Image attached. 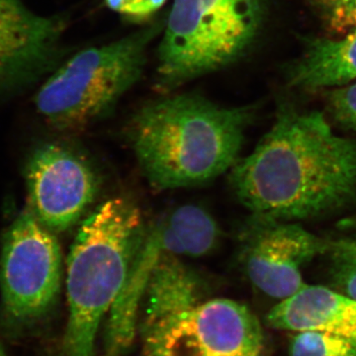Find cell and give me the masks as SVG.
I'll return each mask as SVG.
<instances>
[{
	"label": "cell",
	"instance_id": "6da1fadb",
	"mask_svg": "<svg viewBox=\"0 0 356 356\" xmlns=\"http://www.w3.org/2000/svg\"><path fill=\"white\" fill-rule=\"evenodd\" d=\"M229 181L254 219L331 214L356 198V140L337 136L320 112L284 108L254 152L232 168Z\"/></svg>",
	"mask_w": 356,
	"mask_h": 356
},
{
	"label": "cell",
	"instance_id": "7a4b0ae2",
	"mask_svg": "<svg viewBox=\"0 0 356 356\" xmlns=\"http://www.w3.org/2000/svg\"><path fill=\"white\" fill-rule=\"evenodd\" d=\"M254 114L252 106H222L197 93L152 100L130 125L140 172L156 191L213 181L240 159Z\"/></svg>",
	"mask_w": 356,
	"mask_h": 356
},
{
	"label": "cell",
	"instance_id": "3957f363",
	"mask_svg": "<svg viewBox=\"0 0 356 356\" xmlns=\"http://www.w3.org/2000/svg\"><path fill=\"white\" fill-rule=\"evenodd\" d=\"M147 228L139 208L126 198L100 204L81 225L67 261V327L60 356H95L109 315L135 264Z\"/></svg>",
	"mask_w": 356,
	"mask_h": 356
},
{
	"label": "cell",
	"instance_id": "277c9868",
	"mask_svg": "<svg viewBox=\"0 0 356 356\" xmlns=\"http://www.w3.org/2000/svg\"><path fill=\"white\" fill-rule=\"evenodd\" d=\"M163 20L102 46L77 51L49 76L35 97L39 114L60 131H79L113 111L140 81Z\"/></svg>",
	"mask_w": 356,
	"mask_h": 356
},
{
	"label": "cell",
	"instance_id": "5b68a950",
	"mask_svg": "<svg viewBox=\"0 0 356 356\" xmlns=\"http://www.w3.org/2000/svg\"><path fill=\"white\" fill-rule=\"evenodd\" d=\"M261 0H173L158 50L154 88L170 95L235 64L261 24Z\"/></svg>",
	"mask_w": 356,
	"mask_h": 356
},
{
	"label": "cell",
	"instance_id": "8992f818",
	"mask_svg": "<svg viewBox=\"0 0 356 356\" xmlns=\"http://www.w3.org/2000/svg\"><path fill=\"white\" fill-rule=\"evenodd\" d=\"M62 252L53 232L26 209L9 226L0 257V325L6 336L36 331L60 291Z\"/></svg>",
	"mask_w": 356,
	"mask_h": 356
},
{
	"label": "cell",
	"instance_id": "52a82bcc",
	"mask_svg": "<svg viewBox=\"0 0 356 356\" xmlns=\"http://www.w3.org/2000/svg\"><path fill=\"white\" fill-rule=\"evenodd\" d=\"M143 348L161 356H259L261 325L247 306L231 299L200 301L159 317H144Z\"/></svg>",
	"mask_w": 356,
	"mask_h": 356
},
{
	"label": "cell",
	"instance_id": "ba28073f",
	"mask_svg": "<svg viewBox=\"0 0 356 356\" xmlns=\"http://www.w3.org/2000/svg\"><path fill=\"white\" fill-rule=\"evenodd\" d=\"M65 16L35 13L22 0H0V102L17 95L64 62Z\"/></svg>",
	"mask_w": 356,
	"mask_h": 356
},
{
	"label": "cell",
	"instance_id": "9c48e42d",
	"mask_svg": "<svg viewBox=\"0 0 356 356\" xmlns=\"http://www.w3.org/2000/svg\"><path fill=\"white\" fill-rule=\"evenodd\" d=\"M25 177L30 210L53 233L74 227L99 189L92 166L69 147L54 143L35 149Z\"/></svg>",
	"mask_w": 356,
	"mask_h": 356
},
{
	"label": "cell",
	"instance_id": "30bf717a",
	"mask_svg": "<svg viewBox=\"0 0 356 356\" xmlns=\"http://www.w3.org/2000/svg\"><path fill=\"white\" fill-rule=\"evenodd\" d=\"M243 236L242 261L248 280L271 298L284 300L306 286L302 268L327 254L329 241L297 222L252 218Z\"/></svg>",
	"mask_w": 356,
	"mask_h": 356
},
{
	"label": "cell",
	"instance_id": "8fae6325",
	"mask_svg": "<svg viewBox=\"0 0 356 356\" xmlns=\"http://www.w3.org/2000/svg\"><path fill=\"white\" fill-rule=\"evenodd\" d=\"M266 322L280 331L325 332L356 344V300L331 288L306 285L276 304Z\"/></svg>",
	"mask_w": 356,
	"mask_h": 356
},
{
	"label": "cell",
	"instance_id": "7c38bea8",
	"mask_svg": "<svg viewBox=\"0 0 356 356\" xmlns=\"http://www.w3.org/2000/svg\"><path fill=\"white\" fill-rule=\"evenodd\" d=\"M356 79V28L343 39H315L289 70L294 88L318 89Z\"/></svg>",
	"mask_w": 356,
	"mask_h": 356
},
{
	"label": "cell",
	"instance_id": "4fadbf2b",
	"mask_svg": "<svg viewBox=\"0 0 356 356\" xmlns=\"http://www.w3.org/2000/svg\"><path fill=\"white\" fill-rule=\"evenodd\" d=\"M332 289L356 300V234L329 241Z\"/></svg>",
	"mask_w": 356,
	"mask_h": 356
},
{
	"label": "cell",
	"instance_id": "5bb4252c",
	"mask_svg": "<svg viewBox=\"0 0 356 356\" xmlns=\"http://www.w3.org/2000/svg\"><path fill=\"white\" fill-rule=\"evenodd\" d=\"M290 356H356V344L343 337L320 332H295Z\"/></svg>",
	"mask_w": 356,
	"mask_h": 356
},
{
	"label": "cell",
	"instance_id": "9a60e30c",
	"mask_svg": "<svg viewBox=\"0 0 356 356\" xmlns=\"http://www.w3.org/2000/svg\"><path fill=\"white\" fill-rule=\"evenodd\" d=\"M332 119L348 130H356V83L336 89L329 97Z\"/></svg>",
	"mask_w": 356,
	"mask_h": 356
},
{
	"label": "cell",
	"instance_id": "2e32d148",
	"mask_svg": "<svg viewBox=\"0 0 356 356\" xmlns=\"http://www.w3.org/2000/svg\"><path fill=\"white\" fill-rule=\"evenodd\" d=\"M330 27L336 32L356 28V0H322Z\"/></svg>",
	"mask_w": 356,
	"mask_h": 356
},
{
	"label": "cell",
	"instance_id": "e0dca14e",
	"mask_svg": "<svg viewBox=\"0 0 356 356\" xmlns=\"http://www.w3.org/2000/svg\"><path fill=\"white\" fill-rule=\"evenodd\" d=\"M166 0H105L115 13L130 17H146L165 6Z\"/></svg>",
	"mask_w": 356,
	"mask_h": 356
},
{
	"label": "cell",
	"instance_id": "ac0fdd59",
	"mask_svg": "<svg viewBox=\"0 0 356 356\" xmlns=\"http://www.w3.org/2000/svg\"><path fill=\"white\" fill-rule=\"evenodd\" d=\"M339 227L343 229H356V215L339 222Z\"/></svg>",
	"mask_w": 356,
	"mask_h": 356
},
{
	"label": "cell",
	"instance_id": "d6986e66",
	"mask_svg": "<svg viewBox=\"0 0 356 356\" xmlns=\"http://www.w3.org/2000/svg\"><path fill=\"white\" fill-rule=\"evenodd\" d=\"M143 356H161L159 355L156 351L147 350V348H143Z\"/></svg>",
	"mask_w": 356,
	"mask_h": 356
},
{
	"label": "cell",
	"instance_id": "ffe728a7",
	"mask_svg": "<svg viewBox=\"0 0 356 356\" xmlns=\"http://www.w3.org/2000/svg\"><path fill=\"white\" fill-rule=\"evenodd\" d=\"M0 356H6L3 348H2L1 343H0Z\"/></svg>",
	"mask_w": 356,
	"mask_h": 356
},
{
	"label": "cell",
	"instance_id": "44dd1931",
	"mask_svg": "<svg viewBox=\"0 0 356 356\" xmlns=\"http://www.w3.org/2000/svg\"><path fill=\"white\" fill-rule=\"evenodd\" d=\"M259 356H261V355H259Z\"/></svg>",
	"mask_w": 356,
	"mask_h": 356
}]
</instances>
